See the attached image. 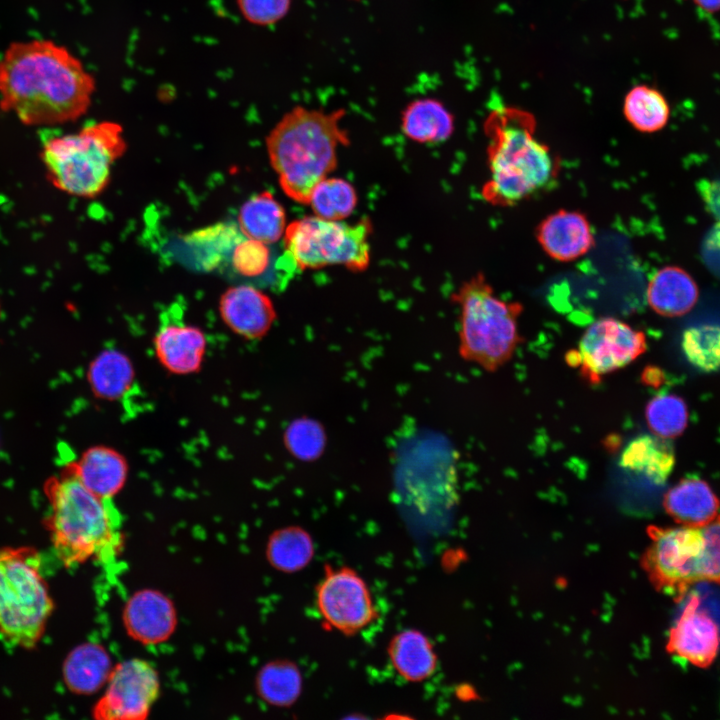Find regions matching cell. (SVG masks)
<instances>
[{
  "label": "cell",
  "instance_id": "6da1fadb",
  "mask_svg": "<svg viewBox=\"0 0 720 720\" xmlns=\"http://www.w3.org/2000/svg\"><path fill=\"white\" fill-rule=\"evenodd\" d=\"M94 91L95 79L82 62L51 40L11 43L0 58V108L24 125L75 121Z\"/></svg>",
  "mask_w": 720,
  "mask_h": 720
},
{
  "label": "cell",
  "instance_id": "7a4b0ae2",
  "mask_svg": "<svg viewBox=\"0 0 720 720\" xmlns=\"http://www.w3.org/2000/svg\"><path fill=\"white\" fill-rule=\"evenodd\" d=\"M488 179L482 198L496 207H512L550 190L557 182L560 162L536 137L535 117L516 107L492 110L484 122Z\"/></svg>",
  "mask_w": 720,
  "mask_h": 720
},
{
  "label": "cell",
  "instance_id": "3957f363",
  "mask_svg": "<svg viewBox=\"0 0 720 720\" xmlns=\"http://www.w3.org/2000/svg\"><path fill=\"white\" fill-rule=\"evenodd\" d=\"M343 108L326 111L296 105L265 138L267 155L283 193L308 205L314 187L337 167L338 151L350 144Z\"/></svg>",
  "mask_w": 720,
  "mask_h": 720
},
{
  "label": "cell",
  "instance_id": "277c9868",
  "mask_svg": "<svg viewBox=\"0 0 720 720\" xmlns=\"http://www.w3.org/2000/svg\"><path fill=\"white\" fill-rule=\"evenodd\" d=\"M49 503L45 526L58 559L67 567L107 562L121 546V518L112 498L89 490L69 465L43 485Z\"/></svg>",
  "mask_w": 720,
  "mask_h": 720
},
{
  "label": "cell",
  "instance_id": "5b68a950",
  "mask_svg": "<svg viewBox=\"0 0 720 720\" xmlns=\"http://www.w3.org/2000/svg\"><path fill=\"white\" fill-rule=\"evenodd\" d=\"M459 307V354L488 372H496L522 343L519 318L524 306L500 298L482 272L463 281L451 295Z\"/></svg>",
  "mask_w": 720,
  "mask_h": 720
},
{
  "label": "cell",
  "instance_id": "8992f818",
  "mask_svg": "<svg viewBox=\"0 0 720 720\" xmlns=\"http://www.w3.org/2000/svg\"><path fill=\"white\" fill-rule=\"evenodd\" d=\"M126 150L121 125L101 121L46 139L40 159L46 178L56 189L76 197L95 198L109 185L112 168Z\"/></svg>",
  "mask_w": 720,
  "mask_h": 720
},
{
  "label": "cell",
  "instance_id": "52a82bcc",
  "mask_svg": "<svg viewBox=\"0 0 720 720\" xmlns=\"http://www.w3.org/2000/svg\"><path fill=\"white\" fill-rule=\"evenodd\" d=\"M53 600L33 547L0 548V637L32 649L41 640Z\"/></svg>",
  "mask_w": 720,
  "mask_h": 720
},
{
  "label": "cell",
  "instance_id": "ba28073f",
  "mask_svg": "<svg viewBox=\"0 0 720 720\" xmlns=\"http://www.w3.org/2000/svg\"><path fill=\"white\" fill-rule=\"evenodd\" d=\"M372 232L369 217L350 224L313 214L288 223L282 239L285 252L300 270L342 266L360 273L371 261Z\"/></svg>",
  "mask_w": 720,
  "mask_h": 720
},
{
  "label": "cell",
  "instance_id": "9c48e42d",
  "mask_svg": "<svg viewBox=\"0 0 720 720\" xmlns=\"http://www.w3.org/2000/svg\"><path fill=\"white\" fill-rule=\"evenodd\" d=\"M641 566L654 588L682 598L699 581L698 561L703 537L700 527L652 525Z\"/></svg>",
  "mask_w": 720,
  "mask_h": 720
},
{
  "label": "cell",
  "instance_id": "30bf717a",
  "mask_svg": "<svg viewBox=\"0 0 720 720\" xmlns=\"http://www.w3.org/2000/svg\"><path fill=\"white\" fill-rule=\"evenodd\" d=\"M647 349L646 335L614 317L592 322L579 346V372L588 384H599L607 374L624 368Z\"/></svg>",
  "mask_w": 720,
  "mask_h": 720
},
{
  "label": "cell",
  "instance_id": "8fae6325",
  "mask_svg": "<svg viewBox=\"0 0 720 720\" xmlns=\"http://www.w3.org/2000/svg\"><path fill=\"white\" fill-rule=\"evenodd\" d=\"M159 688L157 671L149 662L126 660L112 668L94 716L105 720L144 719L158 697Z\"/></svg>",
  "mask_w": 720,
  "mask_h": 720
},
{
  "label": "cell",
  "instance_id": "7c38bea8",
  "mask_svg": "<svg viewBox=\"0 0 720 720\" xmlns=\"http://www.w3.org/2000/svg\"><path fill=\"white\" fill-rule=\"evenodd\" d=\"M316 603L325 622L344 634L362 630L376 617L365 581L347 567L326 569L317 588Z\"/></svg>",
  "mask_w": 720,
  "mask_h": 720
},
{
  "label": "cell",
  "instance_id": "4fadbf2b",
  "mask_svg": "<svg viewBox=\"0 0 720 720\" xmlns=\"http://www.w3.org/2000/svg\"><path fill=\"white\" fill-rule=\"evenodd\" d=\"M666 651L698 668H708L720 651V628L700 599L691 596L669 630Z\"/></svg>",
  "mask_w": 720,
  "mask_h": 720
},
{
  "label": "cell",
  "instance_id": "5bb4252c",
  "mask_svg": "<svg viewBox=\"0 0 720 720\" xmlns=\"http://www.w3.org/2000/svg\"><path fill=\"white\" fill-rule=\"evenodd\" d=\"M535 237L547 256L572 262L593 249L595 235L587 216L578 210L558 209L536 226Z\"/></svg>",
  "mask_w": 720,
  "mask_h": 720
},
{
  "label": "cell",
  "instance_id": "9a60e30c",
  "mask_svg": "<svg viewBox=\"0 0 720 720\" xmlns=\"http://www.w3.org/2000/svg\"><path fill=\"white\" fill-rule=\"evenodd\" d=\"M154 347L165 368L177 374H188L199 368L206 339L198 327L183 320L177 307H171L160 317Z\"/></svg>",
  "mask_w": 720,
  "mask_h": 720
},
{
  "label": "cell",
  "instance_id": "2e32d148",
  "mask_svg": "<svg viewBox=\"0 0 720 720\" xmlns=\"http://www.w3.org/2000/svg\"><path fill=\"white\" fill-rule=\"evenodd\" d=\"M219 311L224 323L247 339L263 337L276 319L272 299L251 285L229 287L220 297Z\"/></svg>",
  "mask_w": 720,
  "mask_h": 720
},
{
  "label": "cell",
  "instance_id": "e0dca14e",
  "mask_svg": "<svg viewBox=\"0 0 720 720\" xmlns=\"http://www.w3.org/2000/svg\"><path fill=\"white\" fill-rule=\"evenodd\" d=\"M663 507L679 525L702 527L719 514L720 501L706 481L686 477L665 493Z\"/></svg>",
  "mask_w": 720,
  "mask_h": 720
},
{
  "label": "cell",
  "instance_id": "ac0fdd59",
  "mask_svg": "<svg viewBox=\"0 0 720 720\" xmlns=\"http://www.w3.org/2000/svg\"><path fill=\"white\" fill-rule=\"evenodd\" d=\"M124 618L128 632L145 643L165 640L176 623L171 602L154 591L135 594L126 606Z\"/></svg>",
  "mask_w": 720,
  "mask_h": 720
},
{
  "label": "cell",
  "instance_id": "d6986e66",
  "mask_svg": "<svg viewBox=\"0 0 720 720\" xmlns=\"http://www.w3.org/2000/svg\"><path fill=\"white\" fill-rule=\"evenodd\" d=\"M455 129L453 114L434 97H419L408 102L400 114V130L418 144L447 141Z\"/></svg>",
  "mask_w": 720,
  "mask_h": 720
},
{
  "label": "cell",
  "instance_id": "ffe728a7",
  "mask_svg": "<svg viewBox=\"0 0 720 720\" xmlns=\"http://www.w3.org/2000/svg\"><path fill=\"white\" fill-rule=\"evenodd\" d=\"M698 295L694 279L677 266H665L655 272L646 291L649 306L665 317L688 313L695 306Z\"/></svg>",
  "mask_w": 720,
  "mask_h": 720
},
{
  "label": "cell",
  "instance_id": "44dd1931",
  "mask_svg": "<svg viewBox=\"0 0 720 720\" xmlns=\"http://www.w3.org/2000/svg\"><path fill=\"white\" fill-rule=\"evenodd\" d=\"M69 466L89 490L103 498H112L117 494L127 477V465L123 457L105 447L87 449Z\"/></svg>",
  "mask_w": 720,
  "mask_h": 720
},
{
  "label": "cell",
  "instance_id": "7402d4cb",
  "mask_svg": "<svg viewBox=\"0 0 720 720\" xmlns=\"http://www.w3.org/2000/svg\"><path fill=\"white\" fill-rule=\"evenodd\" d=\"M622 468L641 474L655 484H663L673 471L675 454L672 444L657 435L632 439L621 453Z\"/></svg>",
  "mask_w": 720,
  "mask_h": 720
},
{
  "label": "cell",
  "instance_id": "603a6c76",
  "mask_svg": "<svg viewBox=\"0 0 720 720\" xmlns=\"http://www.w3.org/2000/svg\"><path fill=\"white\" fill-rule=\"evenodd\" d=\"M238 225L244 237L273 244L283 238L287 226L286 212L272 193L262 191L242 204Z\"/></svg>",
  "mask_w": 720,
  "mask_h": 720
},
{
  "label": "cell",
  "instance_id": "cb8c5ba5",
  "mask_svg": "<svg viewBox=\"0 0 720 720\" xmlns=\"http://www.w3.org/2000/svg\"><path fill=\"white\" fill-rule=\"evenodd\" d=\"M112 671L105 650L86 643L73 649L64 661L63 677L67 687L77 694H91L107 682Z\"/></svg>",
  "mask_w": 720,
  "mask_h": 720
},
{
  "label": "cell",
  "instance_id": "d4e9b609",
  "mask_svg": "<svg viewBox=\"0 0 720 720\" xmlns=\"http://www.w3.org/2000/svg\"><path fill=\"white\" fill-rule=\"evenodd\" d=\"M389 657L398 674L407 681L427 679L434 672L437 658L428 638L417 630H405L391 640Z\"/></svg>",
  "mask_w": 720,
  "mask_h": 720
},
{
  "label": "cell",
  "instance_id": "484cf974",
  "mask_svg": "<svg viewBox=\"0 0 720 720\" xmlns=\"http://www.w3.org/2000/svg\"><path fill=\"white\" fill-rule=\"evenodd\" d=\"M623 112L626 120L636 130L652 133L666 125L670 109L666 99L658 90L640 85L627 93Z\"/></svg>",
  "mask_w": 720,
  "mask_h": 720
},
{
  "label": "cell",
  "instance_id": "4316f807",
  "mask_svg": "<svg viewBox=\"0 0 720 720\" xmlns=\"http://www.w3.org/2000/svg\"><path fill=\"white\" fill-rule=\"evenodd\" d=\"M314 546L311 536L300 527L277 530L267 545V557L272 566L284 572L298 571L311 561Z\"/></svg>",
  "mask_w": 720,
  "mask_h": 720
},
{
  "label": "cell",
  "instance_id": "83f0119b",
  "mask_svg": "<svg viewBox=\"0 0 720 720\" xmlns=\"http://www.w3.org/2000/svg\"><path fill=\"white\" fill-rule=\"evenodd\" d=\"M358 196L354 186L338 177H326L313 189L308 205L317 217L344 221L356 209Z\"/></svg>",
  "mask_w": 720,
  "mask_h": 720
},
{
  "label": "cell",
  "instance_id": "f1b7e54d",
  "mask_svg": "<svg viewBox=\"0 0 720 720\" xmlns=\"http://www.w3.org/2000/svg\"><path fill=\"white\" fill-rule=\"evenodd\" d=\"M302 676L298 667L289 661L266 664L257 676V690L269 704L288 706L299 697Z\"/></svg>",
  "mask_w": 720,
  "mask_h": 720
},
{
  "label": "cell",
  "instance_id": "f546056e",
  "mask_svg": "<svg viewBox=\"0 0 720 720\" xmlns=\"http://www.w3.org/2000/svg\"><path fill=\"white\" fill-rule=\"evenodd\" d=\"M132 368L125 356L115 351L100 354L90 365L88 381L94 392L113 399L123 394L131 383Z\"/></svg>",
  "mask_w": 720,
  "mask_h": 720
},
{
  "label": "cell",
  "instance_id": "4dcf8cb0",
  "mask_svg": "<svg viewBox=\"0 0 720 720\" xmlns=\"http://www.w3.org/2000/svg\"><path fill=\"white\" fill-rule=\"evenodd\" d=\"M645 418L654 435L665 439L674 438L687 426V405L677 395L659 394L647 403Z\"/></svg>",
  "mask_w": 720,
  "mask_h": 720
},
{
  "label": "cell",
  "instance_id": "1f68e13d",
  "mask_svg": "<svg viewBox=\"0 0 720 720\" xmlns=\"http://www.w3.org/2000/svg\"><path fill=\"white\" fill-rule=\"evenodd\" d=\"M682 350L687 360L704 372L720 369V326L702 324L683 332Z\"/></svg>",
  "mask_w": 720,
  "mask_h": 720
},
{
  "label": "cell",
  "instance_id": "d6a6232c",
  "mask_svg": "<svg viewBox=\"0 0 720 720\" xmlns=\"http://www.w3.org/2000/svg\"><path fill=\"white\" fill-rule=\"evenodd\" d=\"M231 262L234 270L244 277L262 275L271 262V251L267 244L244 237L232 248Z\"/></svg>",
  "mask_w": 720,
  "mask_h": 720
},
{
  "label": "cell",
  "instance_id": "836d02e7",
  "mask_svg": "<svg viewBox=\"0 0 720 720\" xmlns=\"http://www.w3.org/2000/svg\"><path fill=\"white\" fill-rule=\"evenodd\" d=\"M700 528L703 545L698 561L699 581L720 584V514Z\"/></svg>",
  "mask_w": 720,
  "mask_h": 720
},
{
  "label": "cell",
  "instance_id": "e575fe53",
  "mask_svg": "<svg viewBox=\"0 0 720 720\" xmlns=\"http://www.w3.org/2000/svg\"><path fill=\"white\" fill-rule=\"evenodd\" d=\"M286 442L289 450L295 456L311 459L322 450L324 434L317 423L301 419L287 429Z\"/></svg>",
  "mask_w": 720,
  "mask_h": 720
},
{
  "label": "cell",
  "instance_id": "d590c367",
  "mask_svg": "<svg viewBox=\"0 0 720 720\" xmlns=\"http://www.w3.org/2000/svg\"><path fill=\"white\" fill-rule=\"evenodd\" d=\"M237 5L249 23L272 26L288 15L292 0H237Z\"/></svg>",
  "mask_w": 720,
  "mask_h": 720
},
{
  "label": "cell",
  "instance_id": "8d00e7d4",
  "mask_svg": "<svg viewBox=\"0 0 720 720\" xmlns=\"http://www.w3.org/2000/svg\"><path fill=\"white\" fill-rule=\"evenodd\" d=\"M642 382L653 388L660 387L664 380V371L655 366H648L642 373Z\"/></svg>",
  "mask_w": 720,
  "mask_h": 720
},
{
  "label": "cell",
  "instance_id": "74e56055",
  "mask_svg": "<svg viewBox=\"0 0 720 720\" xmlns=\"http://www.w3.org/2000/svg\"><path fill=\"white\" fill-rule=\"evenodd\" d=\"M705 247L713 256L720 258V220L710 231L705 242Z\"/></svg>",
  "mask_w": 720,
  "mask_h": 720
},
{
  "label": "cell",
  "instance_id": "f35d334b",
  "mask_svg": "<svg viewBox=\"0 0 720 720\" xmlns=\"http://www.w3.org/2000/svg\"><path fill=\"white\" fill-rule=\"evenodd\" d=\"M695 2L706 10L720 9V0H695Z\"/></svg>",
  "mask_w": 720,
  "mask_h": 720
},
{
  "label": "cell",
  "instance_id": "ab89813d",
  "mask_svg": "<svg viewBox=\"0 0 720 720\" xmlns=\"http://www.w3.org/2000/svg\"><path fill=\"white\" fill-rule=\"evenodd\" d=\"M0 315H1V302H0Z\"/></svg>",
  "mask_w": 720,
  "mask_h": 720
},
{
  "label": "cell",
  "instance_id": "60d3db41",
  "mask_svg": "<svg viewBox=\"0 0 720 720\" xmlns=\"http://www.w3.org/2000/svg\"><path fill=\"white\" fill-rule=\"evenodd\" d=\"M351 1H361V0H351Z\"/></svg>",
  "mask_w": 720,
  "mask_h": 720
}]
</instances>
